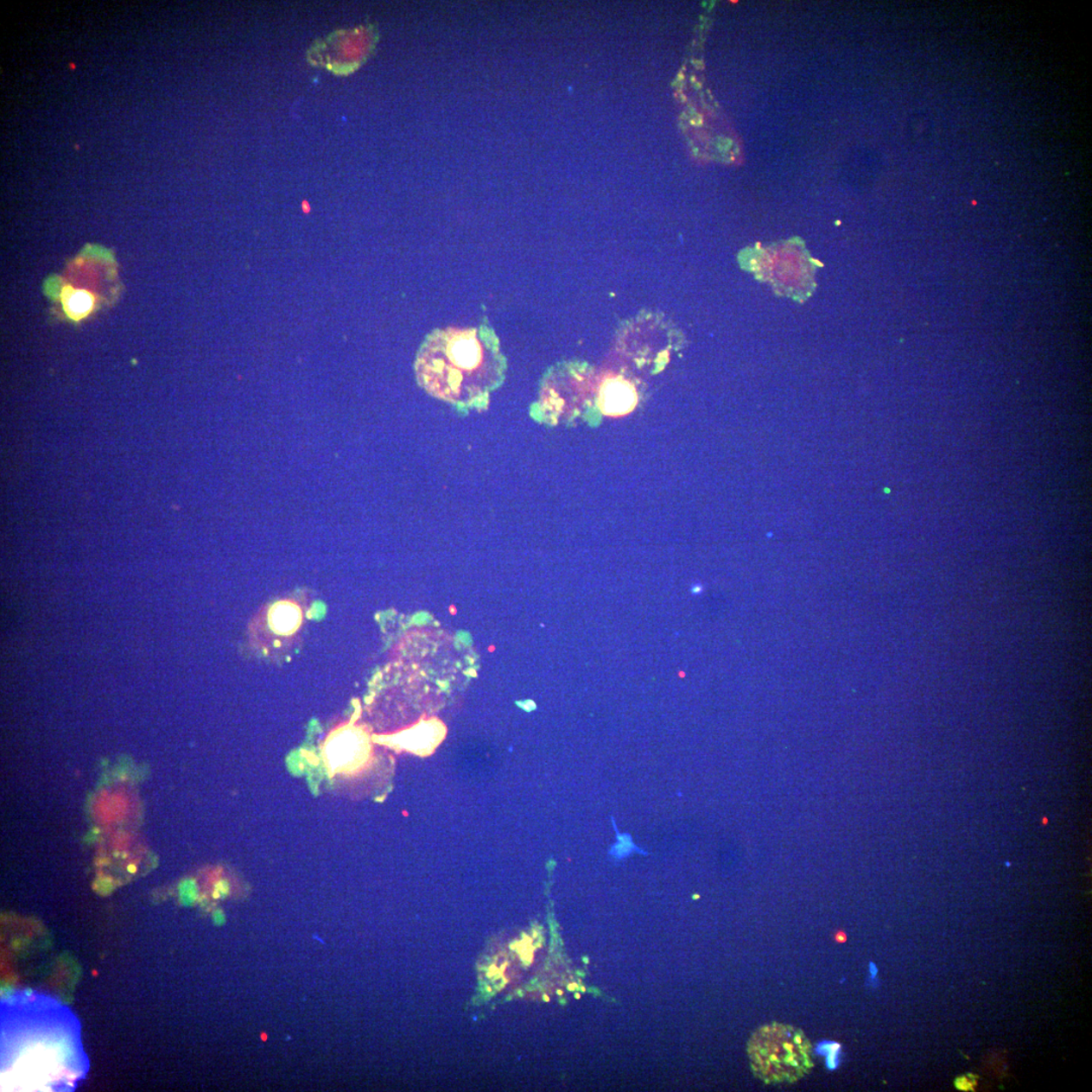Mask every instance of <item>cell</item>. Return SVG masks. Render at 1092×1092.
Returning <instances> with one entry per match:
<instances>
[{
  "instance_id": "8",
  "label": "cell",
  "mask_w": 1092,
  "mask_h": 1092,
  "mask_svg": "<svg viewBox=\"0 0 1092 1092\" xmlns=\"http://www.w3.org/2000/svg\"><path fill=\"white\" fill-rule=\"evenodd\" d=\"M612 823H614V827L615 829V833L617 835H616L617 841H616V844H614L610 850L609 854L611 856H614V857H616V859H623V857H626L627 856H630L635 851L637 852V853L647 855V853H644V852L642 849H639L638 846H636V844H633V840L631 835H628V834L621 835L618 833L614 818H612Z\"/></svg>"
},
{
  "instance_id": "5",
  "label": "cell",
  "mask_w": 1092,
  "mask_h": 1092,
  "mask_svg": "<svg viewBox=\"0 0 1092 1092\" xmlns=\"http://www.w3.org/2000/svg\"><path fill=\"white\" fill-rule=\"evenodd\" d=\"M600 405L606 415L621 417L636 408L637 393L630 382L622 377H612L601 387Z\"/></svg>"
},
{
  "instance_id": "2",
  "label": "cell",
  "mask_w": 1092,
  "mask_h": 1092,
  "mask_svg": "<svg viewBox=\"0 0 1092 1092\" xmlns=\"http://www.w3.org/2000/svg\"><path fill=\"white\" fill-rule=\"evenodd\" d=\"M745 265L756 278L769 282L779 295L806 301L815 290V263L804 243L792 241L745 252Z\"/></svg>"
},
{
  "instance_id": "10",
  "label": "cell",
  "mask_w": 1092,
  "mask_h": 1092,
  "mask_svg": "<svg viewBox=\"0 0 1092 1092\" xmlns=\"http://www.w3.org/2000/svg\"><path fill=\"white\" fill-rule=\"evenodd\" d=\"M956 1086L958 1089H961V1090H968L969 1089H970V1084H969V1080L966 1078L957 1079Z\"/></svg>"
},
{
  "instance_id": "9",
  "label": "cell",
  "mask_w": 1092,
  "mask_h": 1092,
  "mask_svg": "<svg viewBox=\"0 0 1092 1092\" xmlns=\"http://www.w3.org/2000/svg\"><path fill=\"white\" fill-rule=\"evenodd\" d=\"M819 1053L828 1057L827 1063L829 1069H835L838 1067V1058L840 1053V1045L836 1043L825 1042L818 1046Z\"/></svg>"
},
{
  "instance_id": "3",
  "label": "cell",
  "mask_w": 1092,
  "mask_h": 1092,
  "mask_svg": "<svg viewBox=\"0 0 1092 1092\" xmlns=\"http://www.w3.org/2000/svg\"><path fill=\"white\" fill-rule=\"evenodd\" d=\"M750 1055L755 1073L766 1084L796 1081L812 1067L806 1037L791 1027H761L750 1044Z\"/></svg>"
},
{
  "instance_id": "6",
  "label": "cell",
  "mask_w": 1092,
  "mask_h": 1092,
  "mask_svg": "<svg viewBox=\"0 0 1092 1092\" xmlns=\"http://www.w3.org/2000/svg\"><path fill=\"white\" fill-rule=\"evenodd\" d=\"M60 298L64 312L72 321L87 318L97 305V298L92 291L74 289L71 285L63 286Z\"/></svg>"
},
{
  "instance_id": "12",
  "label": "cell",
  "mask_w": 1092,
  "mask_h": 1092,
  "mask_svg": "<svg viewBox=\"0 0 1092 1092\" xmlns=\"http://www.w3.org/2000/svg\"><path fill=\"white\" fill-rule=\"evenodd\" d=\"M545 1000H546V1001H550V999H548L547 996H545Z\"/></svg>"
},
{
  "instance_id": "11",
  "label": "cell",
  "mask_w": 1092,
  "mask_h": 1092,
  "mask_svg": "<svg viewBox=\"0 0 1092 1092\" xmlns=\"http://www.w3.org/2000/svg\"><path fill=\"white\" fill-rule=\"evenodd\" d=\"M870 966H871V967H870V973H871V975H872V978H873V979H875V978H876V976H877V974H878V969H877V967H876L875 965H874V964H873V963H871V964H870Z\"/></svg>"
},
{
  "instance_id": "4",
  "label": "cell",
  "mask_w": 1092,
  "mask_h": 1092,
  "mask_svg": "<svg viewBox=\"0 0 1092 1092\" xmlns=\"http://www.w3.org/2000/svg\"><path fill=\"white\" fill-rule=\"evenodd\" d=\"M380 40L374 25L338 30L314 42L307 52V60L313 66H321L335 74H353L369 60Z\"/></svg>"
},
{
  "instance_id": "7",
  "label": "cell",
  "mask_w": 1092,
  "mask_h": 1092,
  "mask_svg": "<svg viewBox=\"0 0 1092 1092\" xmlns=\"http://www.w3.org/2000/svg\"><path fill=\"white\" fill-rule=\"evenodd\" d=\"M302 622V614L297 605L291 602H281L273 607L269 614L271 630L281 636H289L295 632Z\"/></svg>"
},
{
  "instance_id": "1",
  "label": "cell",
  "mask_w": 1092,
  "mask_h": 1092,
  "mask_svg": "<svg viewBox=\"0 0 1092 1092\" xmlns=\"http://www.w3.org/2000/svg\"><path fill=\"white\" fill-rule=\"evenodd\" d=\"M506 371L507 360L499 338L487 323L434 330L421 344L415 360L418 385L460 415L487 410L489 396L502 386Z\"/></svg>"
}]
</instances>
